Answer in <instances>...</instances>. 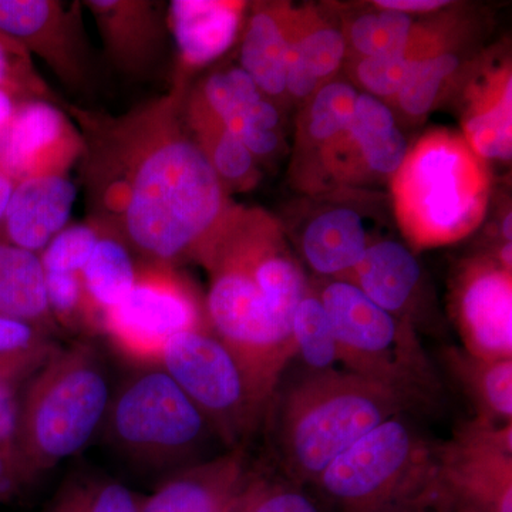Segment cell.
Here are the masks:
<instances>
[{"instance_id":"ba28073f","label":"cell","mask_w":512,"mask_h":512,"mask_svg":"<svg viewBox=\"0 0 512 512\" xmlns=\"http://www.w3.org/2000/svg\"><path fill=\"white\" fill-rule=\"evenodd\" d=\"M195 262L210 274L205 312L211 332L237 359L259 400L271 406L296 356L291 330L275 318L247 266L217 228Z\"/></svg>"},{"instance_id":"60d3db41","label":"cell","mask_w":512,"mask_h":512,"mask_svg":"<svg viewBox=\"0 0 512 512\" xmlns=\"http://www.w3.org/2000/svg\"><path fill=\"white\" fill-rule=\"evenodd\" d=\"M19 390L0 384V448L13 458V437L18 419Z\"/></svg>"},{"instance_id":"7a4b0ae2","label":"cell","mask_w":512,"mask_h":512,"mask_svg":"<svg viewBox=\"0 0 512 512\" xmlns=\"http://www.w3.org/2000/svg\"><path fill=\"white\" fill-rule=\"evenodd\" d=\"M110 400L107 372L93 345L53 350L19 390L13 467L20 488L82 451L101 430Z\"/></svg>"},{"instance_id":"f546056e","label":"cell","mask_w":512,"mask_h":512,"mask_svg":"<svg viewBox=\"0 0 512 512\" xmlns=\"http://www.w3.org/2000/svg\"><path fill=\"white\" fill-rule=\"evenodd\" d=\"M56 348L52 333L0 316V384L22 389Z\"/></svg>"},{"instance_id":"e575fe53","label":"cell","mask_w":512,"mask_h":512,"mask_svg":"<svg viewBox=\"0 0 512 512\" xmlns=\"http://www.w3.org/2000/svg\"><path fill=\"white\" fill-rule=\"evenodd\" d=\"M357 96L359 92L352 83L332 80L308 100L302 133L313 148L322 151L346 130Z\"/></svg>"},{"instance_id":"7dc6e473","label":"cell","mask_w":512,"mask_h":512,"mask_svg":"<svg viewBox=\"0 0 512 512\" xmlns=\"http://www.w3.org/2000/svg\"><path fill=\"white\" fill-rule=\"evenodd\" d=\"M403 512H419V511H403Z\"/></svg>"},{"instance_id":"d6986e66","label":"cell","mask_w":512,"mask_h":512,"mask_svg":"<svg viewBox=\"0 0 512 512\" xmlns=\"http://www.w3.org/2000/svg\"><path fill=\"white\" fill-rule=\"evenodd\" d=\"M76 198L69 175L16 183L0 225V241L39 255L67 227Z\"/></svg>"},{"instance_id":"c3c4849f","label":"cell","mask_w":512,"mask_h":512,"mask_svg":"<svg viewBox=\"0 0 512 512\" xmlns=\"http://www.w3.org/2000/svg\"><path fill=\"white\" fill-rule=\"evenodd\" d=\"M419 512H429V511H419Z\"/></svg>"},{"instance_id":"b9f144b4","label":"cell","mask_w":512,"mask_h":512,"mask_svg":"<svg viewBox=\"0 0 512 512\" xmlns=\"http://www.w3.org/2000/svg\"><path fill=\"white\" fill-rule=\"evenodd\" d=\"M373 5L376 9L394 10V12L412 16L413 13L436 12L450 5V2L447 0H377Z\"/></svg>"},{"instance_id":"7bdbcfd3","label":"cell","mask_w":512,"mask_h":512,"mask_svg":"<svg viewBox=\"0 0 512 512\" xmlns=\"http://www.w3.org/2000/svg\"><path fill=\"white\" fill-rule=\"evenodd\" d=\"M19 488L15 467H13V458L8 451L0 448V503L12 497Z\"/></svg>"},{"instance_id":"8d00e7d4","label":"cell","mask_w":512,"mask_h":512,"mask_svg":"<svg viewBox=\"0 0 512 512\" xmlns=\"http://www.w3.org/2000/svg\"><path fill=\"white\" fill-rule=\"evenodd\" d=\"M195 89L205 106L229 131L237 126L255 103L265 97L241 67L212 74Z\"/></svg>"},{"instance_id":"2e32d148","label":"cell","mask_w":512,"mask_h":512,"mask_svg":"<svg viewBox=\"0 0 512 512\" xmlns=\"http://www.w3.org/2000/svg\"><path fill=\"white\" fill-rule=\"evenodd\" d=\"M111 63L127 76L141 77L165 52L167 19L163 6L150 0H87Z\"/></svg>"},{"instance_id":"1f68e13d","label":"cell","mask_w":512,"mask_h":512,"mask_svg":"<svg viewBox=\"0 0 512 512\" xmlns=\"http://www.w3.org/2000/svg\"><path fill=\"white\" fill-rule=\"evenodd\" d=\"M413 16L394 10L357 16L345 33L349 49L356 57L402 56L412 50L417 35Z\"/></svg>"},{"instance_id":"4dcf8cb0","label":"cell","mask_w":512,"mask_h":512,"mask_svg":"<svg viewBox=\"0 0 512 512\" xmlns=\"http://www.w3.org/2000/svg\"><path fill=\"white\" fill-rule=\"evenodd\" d=\"M296 356L311 370L328 372L340 363L338 342L325 306L312 286L296 306L291 326Z\"/></svg>"},{"instance_id":"9a60e30c","label":"cell","mask_w":512,"mask_h":512,"mask_svg":"<svg viewBox=\"0 0 512 512\" xmlns=\"http://www.w3.org/2000/svg\"><path fill=\"white\" fill-rule=\"evenodd\" d=\"M409 153L406 137L384 101L359 93L348 127L320 151L323 171L343 184L393 178Z\"/></svg>"},{"instance_id":"f35d334b","label":"cell","mask_w":512,"mask_h":512,"mask_svg":"<svg viewBox=\"0 0 512 512\" xmlns=\"http://www.w3.org/2000/svg\"><path fill=\"white\" fill-rule=\"evenodd\" d=\"M101 235L103 229L94 222L64 228L39 254L43 271L82 274Z\"/></svg>"},{"instance_id":"4316f807","label":"cell","mask_w":512,"mask_h":512,"mask_svg":"<svg viewBox=\"0 0 512 512\" xmlns=\"http://www.w3.org/2000/svg\"><path fill=\"white\" fill-rule=\"evenodd\" d=\"M0 316L32 323L52 333L45 271L39 255L0 241Z\"/></svg>"},{"instance_id":"83f0119b","label":"cell","mask_w":512,"mask_h":512,"mask_svg":"<svg viewBox=\"0 0 512 512\" xmlns=\"http://www.w3.org/2000/svg\"><path fill=\"white\" fill-rule=\"evenodd\" d=\"M444 363L476 407L478 420L512 424V357L484 359L448 348Z\"/></svg>"},{"instance_id":"ee69618b","label":"cell","mask_w":512,"mask_h":512,"mask_svg":"<svg viewBox=\"0 0 512 512\" xmlns=\"http://www.w3.org/2000/svg\"><path fill=\"white\" fill-rule=\"evenodd\" d=\"M15 185V181L5 171L0 170V225H2L10 197H12V192L15 190Z\"/></svg>"},{"instance_id":"bcb514c9","label":"cell","mask_w":512,"mask_h":512,"mask_svg":"<svg viewBox=\"0 0 512 512\" xmlns=\"http://www.w3.org/2000/svg\"><path fill=\"white\" fill-rule=\"evenodd\" d=\"M512 214L508 212L505 215L503 222H501V235H503L504 242H511L512 238Z\"/></svg>"},{"instance_id":"f1b7e54d","label":"cell","mask_w":512,"mask_h":512,"mask_svg":"<svg viewBox=\"0 0 512 512\" xmlns=\"http://www.w3.org/2000/svg\"><path fill=\"white\" fill-rule=\"evenodd\" d=\"M144 495L116 478L76 471L57 488L43 512H141Z\"/></svg>"},{"instance_id":"277c9868","label":"cell","mask_w":512,"mask_h":512,"mask_svg":"<svg viewBox=\"0 0 512 512\" xmlns=\"http://www.w3.org/2000/svg\"><path fill=\"white\" fill-rule=\"evenodd\" d=\"M394 208L417 247H440L466 237L483 220L488 198L484 160L463 136L434 131L413 148L392 178Z\"/></svg>"},{"instance_id":"74e56055","label":"cell","mask_w":512,"mask_h":512,"mask_svg":"<svg viewBox=\"0 0 512 512\" xmlns=\"http://www.w3.org/2000/svg\"><path fill=\"white\" fill-rule=\"evenodd\" d=\"M0 92L19 103L32 100L49 101L57 106L62 103L37 73L28 50L3 33H0Z\"/></svg>"},{"instance_id":"6da1fadb","label":"cell","mask_w":512,"mask_h":512,"mask_svg":"<svg viewBox=\"0 0 512 512\" xmlns=\"http://www.w3.org/2000/svg\"><path fill=\"white\" fill-rule=\"evenodd\" d=\"M188 82L119 116L67 106L84 141L92 222L138 262L195 261L231 207L184 119Z\"/></svg>"},{"instance_id":"8fae6325","label":"cell","mask_w":512,"mask_h":512,"mask_svg":"<svg viewBox=\"0 0 512 512\" xmlns=\"http://www.w3.org/2000/svg\"><path fill=\"white\" fill-rule=\"evenodd\" d=\"M426 511L512 512V424L476 419L437 447Z\"/></svg>"},{"instance_id":"ab89813d","label":"cell","mask_w":512,"mask_h":512,"mask_svg":"<svg viewBox=\"0 0 512 512\" xmlns=\"http://www.w3.org/2000/svg\"><path fill=\"white\" fill-rule=\"evenodd\" d=\"M47 305L55 322L73 332H86L82 276L70 272H45Z\"/></svg>"},{"instance_id":"5bb4252c","label":"cell","mask_w":512,"mask_h":512,"mask_svg":"<svg viewBox=\"0 0 512 512\" xmlns=\"http://www.w3.org/2000/svg\"><path fill=\"white\" fill-rule=\"evenodd\" d=\"M453 313L468 353L484 359L512 357V272L494 258L473 259L458 271Z\"/></svg>"},{"instance_id":"484cf974","label":"cell","mask_w":512,"mask_h":512,"mask_svg":"<svg viewBox=\"0 0 512 512\" xmlns=\"http://www.w3.org/2000/svg\"><path fill=\"white\" fill-rule=\"evenodd\" d=\"M184 119L212 170L225 188L248 190L258 178L255 157L202 101L197 89L188 92Z\"/></svg>"},{"instance_id":"44dd1931","label":"cell","mask_w":512,"mask_h":512,"mask_svg":"<svg viewBox=\"0 0 512 512\" xmlns=\"http://www.w3.org/2000/svg\"><path fill=\"white\" fill-rule=\"evenodd\" d=\"M289 33L286 96L308 101L332 82L348 57V43L343 30L309 9H289Z\"/></svg>"},{"instance_id":"ffe728a7","label":"cell","mask_w":512,"mask_h":512,"mask_svg":"<svg viewBox=\"0 0 512 512\" xmlns=\"http://www.w3.org/2000/svg\"><path fill=\"white\" fill-rule=\"evenodd\" d=\"M420 262L402 242L376 239L345 276L370 301L416 330L420 315Z\"/></svg>"},{"instance_id":"52a82bcc","label":"cell","mask_w":512,"mask_h":512,"mask_svg":"<svg viewBox=\"0 0 512 512\" xmlns=\"http://www.w3.org/2000/svg\"><path fill=\"white\" fill-rule=\"evenodd\" d=\"M315 289L348 372L387 387L412 407L436 403L439 376L412 326L383 311L346 279H330Z\"/></svg>"},{"instance_id":"cb8c5ba5","label":"cell","mask_w":512,"mask_h":512,"mask_svg":"<svg viewBox=\"0 0 512 512\" xmlns=\"http://www.w3.org/2000/svg\"><path fill=\"white\" fill-rule=\"evenodd\" d=\"M289 9L284 5L255 6L242 39L241 69L254 80L266 99L274 103L288 97Z\"/></svg>"},{"instance_id":"5b68a950","label":"cell","mask_w":512,"mask_h":512,"mask_svg":"<svg viewBox=\"0 0 512 512\" xmlns=\"http://www.w3.org/2000/svg\"><path fill=\"white\" fill-rule=\"evenodd\" d=\"M101 430L128 466L164 478L211 458L205 450L211 439H218L204 414L160 366L143 367L111 394Z\"/></svg>"},{"instance_id":"d590c367","label":"cell","mask_w":512,"mask_h":512,"mask_svg":"<svg viewBox=\"0 0 512 512\" xmlns=\"http://www.w3.org/2000/svg\"><path fill=\"white\" fill-rule=\"evenodd\" d=\"M231 512H323L303 485L252 471Z\"/></svg>"},{"instance_id":"30bf717a","label":"cell","mask_w":512,"mask_h":512,"mask_svg":"<svg viewBox=\"0 0 512 512\" xmlns=\"http://www.w3.org/2000/svg\"><path fill=\"white\" fill-rule=\"evenodd\" d=\"M211 330L205 302L177 266L138 262L126 299L101 322V333L127 362L160 366L167 343L177 335Z\"/></svg>"},{"instance_id":"9c48e42d","label":"cell","mask_w":512,"mask_h":512,"mask_svg":"<svg viewBox=\"0 0 512 512\" xmlns=\"http://www.w3.org/2000/svg\"><path fill=\"white\" fill-rule=\"evenodd\" d=\"M160 367L204 414L228 450L244 448L268 413L237 359L211 330L175 336L165 346Z\"/></svg>"},{"instance_id":"8992f818","label":"cell","mask_w":512,"mask_h":512,"mask_svg":"<svg viewBox=\"0 0 512 512\" xmlns=\"http://www.w3.org/2000/svg\"><path fill=\"white\" fill-rule=\"evenodd\" d=\"M436 467L437 447L399 414L340 454L313 485L338 512L424 511Z\"/></svg>"},{"instance_id":"3957f363","label":"cell","mask_w":512,"mask_h":512,"mask_svg":"<svg viewBox=\"0 0 512 512\" xmlns=\"http://www.w3.org/2000/svg\"><path fill=\"white\" fill-rule=\"evenodd\" d=\"M409 407L399 394L348 370L308 373L286 389L275 409V446L284 477L315 484L357 440Z\"/></svg>"},{"instance_id":"603a6c76","label":"cell","mask_w":512,"mask_h":512,"mask_svg":"<svg viewBox=\"0 0 512 512\" xmlns=\"http://www.w3.org/2000/svg\"><path fill=\"white\" fill-rule=\"evenodd\" d=\"M464 140L481 160L507 161L512 151L510 66L491 70L468 90Z\"/></svg>"},{"instance_id":"d6a6232c","label":"cell","mask_w":512,"mask_h":512,"mask_svg":"<svg viewBox=\"0 0 512 512\" xmlns=\"http://www.w3.org/2000/svg\"><path fill=\"white\" fill-rule=\"evenodd\" d=\"M460 67V56L447 49L414 60L394 99L397 107L410 119L427 116Z\"/></svg>"},{"instance_id":"7c38bea8","label":"cell","mask_w":512,"mask_h":512,"mask_svg":"<svg viewBox=\"0 0 512 512\" xmlns=\"http://www.w3.org/2000/svg\"><path fill=\"white\" fill-rule=\"evenodd\" d=\"M79 3L59 0H0V33L39 57L57 79L76 90L89 89L93 63Z\"/></svg>"},{"instance_id":"836d02e7","label":"cell","mask_w":512,"mask_h":512,"mask_svg":"<svg viewBox=\"0 0 512 512\" xmlns=\"http://www.w3.org/2000/svg\"><path fill=\"white\" fill-rule=\"evenodd\" d=\"M437 37L427 29L417 30L412 50L402 56L356 57L353 77L365 92L376 99L394 100L414 60L439 52Z\"/></svg>"},{"instance_id":"d4e9b609","label":"cell","mask_w":512,"mask_h":512,"mask_svg":"<svg viewBox=\"0 0 512 512\" xmlns=\"http://www.w3.org/2000/svg\"><path fill=\"white\" fill-rule=\"evenodd\" d=\"M138 262L130 249L103 231L82 271L87 333H101L104 316L126 299L136 282Z\"/></svg>"},{"instance_id":"e0dca14e","label":"cell","mask_w":512,"mask_h":512,"mask_svg":"<svg viewBox=\"0 0 512 512\" xmlns=\"http://www.w3.org/2000/svg\"><path fill=\"white\" fill-rule=\"evenodd\" d=\"M252 471L245 448H234L165 477L141 512H231Z\"/></svg>"},{"instance_id":"ac0fdd59","label":"cell","mask_w":512,"mask_h":512,"mask_svg":"<svg viewBox=\"0 0 512 512\" xmlns=\"http://www.w3.org/2000/svg\"><path fill=\"white\" fill-rule=\"evenodd\" d=\"M247 3L237 0H173L167 29L178 50L175 79L188 82L194 70L220 59L237 40Z\"/></svg>"},{"instance_id":"4fadbf2b","label":"cell","mask_w":512,"mask_h":512,"mask_svg":"<svg viewBox=\"0 0 512 512\" xmlns=\"http://www.w3.org/2000/svg\"><path fill=\"white\" fill-rule=\"evenodd\" d=\"M83 151L79 127L66 110L49 101H22L0 131V170L15 183L67 175Z\"/></svg>"},{"instance_id":"f6af8a7d","label":"cell","mask_w":512,"mask_h":512,"mask_svg":"<svg viewBox=\"0 0 512 512\" xmlns=\"http://www.w3.org/2000/svg\"><path fill=\"white\" fill-rule=\"evenodd\" d=\"M19 101L10 97L9 94L0 92V131L3 130L10 119H12L13 113H15L16 107H18Z\"/></svg>"},{"instance_id":"7402d4cb","label":"cell","mask_w":512,"mask_h":512,"mask_svg":"<svg viewBox=\"0 0 512 512\" xmlns=\"http://www.w3.org/2000/svg\"><path fill=\"white\" fill-rule=\"evenodd\" d=\"M373 241L362 212L348 202L329 205L303 227L302 258L322 278L343 279Z\"/></svg>"}]
</instances>
